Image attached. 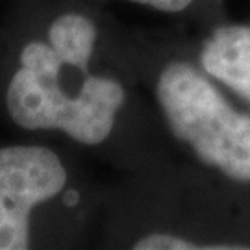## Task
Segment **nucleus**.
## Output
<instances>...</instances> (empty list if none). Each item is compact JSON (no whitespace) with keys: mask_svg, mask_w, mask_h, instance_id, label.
<instances>
[{"mask_svg":"<svg viewBox=\"0 0 250 250\" xmlns=\"http://www.w3.org/2000/svg\"><path fill=\"white\" fill-rule=\"evenodd\" d=\"M135 50L89 0H9L0 21V119L87 160L137 161Z\"/></svg>","mask_w":250,"mask_h":250,"instance_id":"nucleus-1","label":"nucleus"},{"mask_svg":"<svg viewBox=\"0 0 250 250\" xmlns=\"http://www.w3.org/2000/svg\"><path fill=\"white\" fill-rule=\"evenodd\" d=\"M107 188L58 141H0V250L80 249L97 235Z\"/></svg>","mask_w":250,"mask_h":250,"instance_id":"nucleus-2","label":"nucleus"},{"mask_svg":"<svg viewBox=\"0 0 250 250\" xmlns=\"http://www.w3.org/2000/svg\"><path fill=\"white\" fill-rule=\"evenodd\" d=\"M152 99L169 135L202 167L237 184L250 182V115L228 102L200 63L163 62Z\"/></svg>","mask_w":250,"mask_h":250,"instance_id":"nucleus-3","label":"nucleus"},{"mask_svg":"<svg viewBox=\"0 0 250 250\" xmlns=\"http://www.w3.org/2000/svg\"><path fill=\"white\" fill-rule=\"evenodd\" d=\"M198 63L213 80L250 102V26L213 28L198 48Z\"/></svg>","mask_w":250,"mask_h":250,"instance_id":"nucleus-4","label":"nucleus"}]
</instances>
